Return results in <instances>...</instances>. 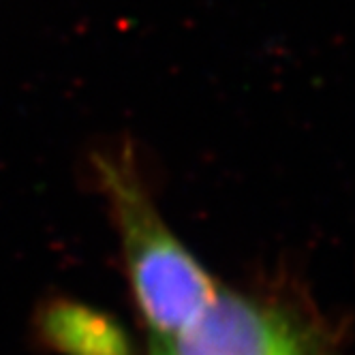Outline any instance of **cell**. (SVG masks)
<instances>
[{"label": "cell", "mask_w": 355, "mask_h": 355, "mask_svg": "<svg viewBox=\"0 0 355 355\" xmlns=\"http://www.w3.org/2000/svg\"><path fill=\"white\" fill-rule=\"evenodd\" d=\"M101 175L116 210L137 304L155 340L169 338L199 317L216 287L171 236L129 167L103 161Z\"/></svg>", "instance_id": "6da1fadb"}, {"label": "cell", "mask_w": 355, "mask_h": 355, "mask_svg": "<svg viewBox=\"0 0 355 355\" xmlns=\"http://www.w3.org/2000/svg\"><path fill=\"white\" fill-rule=\"evenodd\" d=\"M155 355H323V345L285 306L216 291L193 323L155 340Z\"/></svg>", "instance_id": "7a4b0ae2"}, {"label": "cell", "mask_w": 355, "mask_h": 355, "mask_svg": "<svg viewBox=\"0 0 355 355\" xmlns=\"http://www.w3.org/2000/svg\"><path fill=\"white\" fill-rule=\"evenodd\" d=\"M45 334L67 355H129L120 329L98 313L78 304H56L47 311Z\"/></svg>", "instance_id": "3957f363"}]
</instances>
